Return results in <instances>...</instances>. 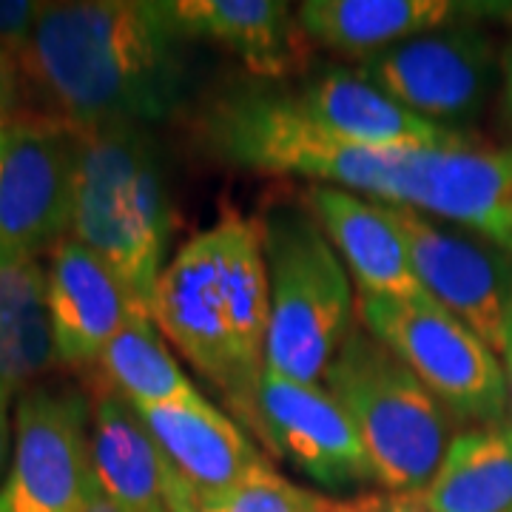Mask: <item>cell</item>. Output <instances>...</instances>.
<instances>
[{
  "label": "cell",
  "mask_w": 512,
  "mask_h": 512,
  "mask_svg": "<svg viewBox=\"0 0 512 512\" xmlns=\"http://www.w3.org/2000/svg\"><path fill=\"white\" fill-rule=\"evenodd\" d=\"M188 43L160 0L49 3L15 60L37 114L80 131L148 128L188 97Z\"/></svg>",
  "instance_id": "obj_1"
},
{
  "label": "cell",
  "mask_w": 512,
  "mask_h": 512,
  "mask_svg": "<svg viewBox=\"0 0 512 512\" xmlns=\"http://www.w3.org/2000/svg\"><path fill=\"white\" fill-rule=\"evenodd\" d=\"M171 211L160 151L146 126L80 131L72 237L97 254L140 308L163 276Z\"/></svg>",
  "instance_id": "obj_2"
},
{
  "label": "cell",
  "mask_w": 512,
  "mask_h": 512,
  "mask_svg": "<svg viewBox=\"0 0 512 512\" xmlns=\"http://www.w3.org/2000/svg\"><path fill=\"white\" fill-rule=\"evenodd\" d=\"M259 228L271 285L265 370L322 384L353 330L356 296L348 265L305 205H274Z\"/></svg>",
  "instance_id": "obj_3"
},
{
  "label": "cell",
  "mask_w": 512,
  "mask_h": 512,
  "mask_svg": "<svg viewBox=\"0 0 512 512\" xmlns=\"http://www.w3.org/2000/svg\"><path fill=\"white\" fill-rule=\"evenodd\" d=\"M322 384L348 410L373 478L387 493L419 495L450 447V413L396 353L353 325Z\"/></svg>",
  "instance_id": "obj_4"
},
{
  "label": "cell",
  "mask_w": 512,
  "mask_h": 512,
  "mask_svg": "<svg viewBox=\"0 0 512 512\" xmlns=\"http://www.w3.org/2000/svg\"><path fill=\"white\" fill-rule=\"evenodd\" d=\"M205 140L228 163L268 174L308 177L313 185L348 188L390 200L399 151H373L336 140L293 103L291 92L237 89L205 114Z\"/></svg>",
  "instance_id": "obj_5"
},
{
  "label": "cell",
  "mask_w": 512,
  "mask_h": 512,
  "mask_svg": "<svg viewBox=\"0 0 512 512\" xmlns=\"http://www.w3.org/2000/svg\"><path fill=\"white\" fill-rule=\"evenodd\" d=\"M356 313L362 328L396 353L450 416L476 424L510 421L507 376L498 353L433 296L356 293Z\"/></svg>",
  "instance_id": "obj_6"
},
{
  "label": "cell",
  "mask_w": 512,
  "mask_h": 512,
  "mask_svg": "<svg viewBox=\"0 0 512 512\" xmlns=\"http://www.w3.org/2000/svg\"><path fill=\"white\" fill-rule=\"evenodd\" d=\"M80 128L23 111L0 120V254L57 248L72 231Z\"/></svg>",
  "instance_id": "obj_7"
},
{
  "label": "cell",
  "mask_w": 512,
  "mask_h": 512,
  "mask_svg": "<svg viewBox=\"0 0 512 512\" xmlns=\"http://www.w3.org/2000/svg\"><path fill=\"white\" fill-rule=\"evenodd\" d=\"M94 487L92 407L74 387H29L15 413V450L0 512H83Z\"/></svg>",
  "instance_id": "obj_8"
},
{
  "label": "cell",
  "mask_w": 512,
  "mask_h": 512,
  "mask_svg": "<svg viewBox=\"0 0 512 512\" xmlns=\"http://www.w3.org/2000/svg\"><path fill=\"white\" fill-rule=\"evenodd\" d=\"M356 74L430 123L450 128L484 109L498 80V52L478 20L407 37L359 63Z\"/></svg>",
  "instance_id": "obj_9"
},
{
  "label": "cell",
  "mask_w": 512,
  "mask_h": 512,
  "mask_svg": "<svg viewBox=\"0 0 512 512\" xmlns=\"http://www.w3.org/2000/svg\"><path fill=\"white\" fill-rule=\"evenodd\" d=\"M402 234L421 288L501 356L512 313V256L473 231L382 202Z\"/></svg>",
  "instance_id": "obj_10"
},
{
  "label": "cell",
  "mask_w": 512,
  "mask_h": 512,
  "mask_svg": "<svg viewBox=\"0 0 512 512\" xmlns=\"http://www.w3.org/2000/svg\"><path fill=\"white\" fill-rule=\"evenodd\" d=\"M387 202L467 228L512 256V148L464 134L447 146L404 148Z\"/></svg>",
  "instance_id": "obj_11"
},
{
  "label": "cell",
  "mask_w": 512,
  "mask_h": 512,
  "mask_svg": "<svg viewBox=\"0 0 512 512\" xmlns=\"http://www.w3.org/2000/svg\"><path fill=\"white\" fill-rule=\"evenodd\" d=\"M151 316L185 362L222 390L237 416L251 424L256 393L242 379L234 356L211 231L197 234L165 265L151 299Z\"/></svg>",
  "instance_id": "obj_12"
},
{
  "label": "cell",
  "mask_w": 512,
  "mask_h": 512,
  "mask_svg": "<svg viewBox=\"0 0 512 512\" xmlns=\"http://www.w3.org/2000/svg\"><path fill=\"white\" fill-rule=\"evenodd\" d=\"M251 427L276 456L322 487L342 490L376 481L356 424L325 384L262 370Z\"/></svg>",
  "instance_id": "obj_13"
},
{
  "label": "cell",
  "mask_w": 512,
  "mask_h": 512,
  "mask_svg": "<svg viewBox=\"0 0 512 512\" xmlns=\"http://www.w3.org/2000/svg\"><path fill=\"white\" fill-rule=\"evenodd\" d=\"M49 319L60 365L100 362L109 342L137 313H148L109 265L77 239H63L46 271Z\"/></svg>",
  "instance_id": "obj_14"
},
{
  "label": "cell",
  "mask_w": 512,
  "mask_h": 512,
  "mask_svg": "<svg viewBox=\"0 0 512 512\" xmlns=\"http://www.w3.org/2000/svg\"><path fill=\"white\" fill-rule=\"evenodd\" d=\"M305 35L348 57L379 55L407 37L481 18H510L501 3L453 0H308L299 6Z\"/></svg>",
  "instance_id": "obj_15"
},
{
  "label": "cell",
  "mask_w": 512,
  "mask_h": 512,
  "mask_svg": "<svg viewBox=\"0 0 512 512\" xmlns=\"http://www.w3.org/2000/svg\"><path fill=\"white\" fill-rule=\"evenodd\" d=\"M293 103L336 140L373 151L453 143L461 131L430 123L348 69H322L291 92Z\"/></svg>",
  "instance_id": "obj_16"
},
{
  "label": "cell",
  "mask_w": 512,
  "mask_h": 512,
  "mask_svg": "<svg viewBox=\"0 0 512 512\" xmlns=\"http://www.w3.org/2000/svg\"><path fill=\"white\" fill-rule=\"evenodd\" d=\"M302 202L348 265L359 293L396 299L427 296L413 271L402 234L387 217L382 202L365 200L348 188L333 185H308Z\"/></svg>",
  "instance_id": "obj_17"
},
{
  "label": "cell",
  "mask_w": 512,
  "mask_h": 512,
  "mask_svg": "<svg viewBox=\"0 0 512 512\" xmlns=\"http://www.w3.org/2000/svg\"><path fill=\"white\" fill-rule=\"evenodd\" d=\"M168 15L191 40H211L256 77H288L302 63L305 29L282 0H165Z\"/></svg>",
  "instance_id": "obj_18"
},
{
  "label": "cell",
  "mask_w": 512,
  "mask_h": 512,
  "mask_svg": "<svg viewBox=\"0 0 512 512\" xmlns=\"http://www.w3.org/2000/svg\"><path fill=\"white\" fill-rule=\"evenodd\" d=\"M137 419L163 450L168 464L200 498L225 493L262 456L228 416L205 404H140Z\"/></svg>",
  "instance_id": "obj_19"
},
{
  "label": "cell",
  "mask_w": 512,
  "mask_h": 512,
  "mask_svg": "<svg viewBox=\"0 0 512 512\" xmlns=\"http://www.w3.org/2000/svg\"><path fill=\"white\" fill-rule=\"evenodd\" d=\"M211 234L217 245V274L234 356L242 379L256 393L265 370V342L271 325V285L262 228L256 220L225 214Z\"/></svg>",
  "instance_id": "obj_20"
},
{
  "label": "cell",
  "mask_w": 512,
  "mask_h": 512,
  "mask_svg": "<svg viewBox=\"0 0 512 512\" xmlns=\"http://www.w3.org/2000/svg\"><path fill=\"white\" fill-rule=\"evenodd\" d=\"M92 467L97 487L123 512H171L168 458L134 407L111 390L92 404Z\"/></svg>",
  "instance_id": "obj_21"
},
{
  "label": "cell",
  "mask_w": 512,
  "mask_h": 512,
  "mask_svg": "<svg viewBox=\"0 0 512 512\" xmlns=\"http://www.w3.org/2000/svg\"><path fill=\"white\" fill-rule=\"evenodd\" d=\"M419 501L430 512H512V421L453 436Z\"/></svg>",
  "instance_id": "obj_22"
},
{
  "label": "cell",
  "mask_w": 512,
  "mask_h": 512,
  "mask_svg": "<svg viewBox=\"0 0 512 512\" xmlns=\"http://www.w3.org/2000/svg\"><path fill=\"white\" fill-rule=\"evenodd\" d=\"M46 285L37 259L0 254V387L9 393L57 362Z\"/></svg>",
  "instance_id": "obj_23"
},
{
  "label": "cell",
  "mask_w": 512,
  "mask_h": 512,
  "mask_svg": "<svg viewBox=\"0 0 512 512\" xmlns=\"http://www.w3.org/2000/svg\"><path fill=\"white\" fill-rule=\"evenodd\" d=\"M111 393L140 404H205L208 399L185 376L171 350L165 348L151 313H137L103 350L100 362Z\"/></svg>",
  "instance_id": "obj_24"
},
{
  "label": "cell",
  "mask_w": 512,
  "mask_h": 512,
  "mask_svg": "<svg viewBox=\"0 0 512 512\" xmlns=\"http://www.w3.org/2000/svg\"><path fill=\"white\" fill-rule=\"evenodd\" d=\"M200 498V495H197ZM325 498L299 490L262 458L237 484L214 498H200L202 512H316Z\"/></svg>",
  "instance_id": "obj_25"
},
{
  "label": "cell",
  "mask_w": 512,
  "mask_h": 512,
  "mask_svg": "<svg viewBox=\"0 0 512 512\" xmlns=\"http://www.w3.org/2000/svg\"><path fill=\"white\" fill-rule=\"evenodd\" d=\"M49 3H29V0H0V46L9 55H20L29 43L37 20L43 18Z\"/></svg>",
  "instance_id": "obj_26"
},
{
  "label": "cell",
  "mask_w": 512,
  "mask_h": 512,
  "mask_svg": "<svg viewBox=\"0 0 512 512\" xmlns=\"http://www.w3.org/2000/svg\"><path fill=\"white\" fill-rule=\"evenodd\" d=\"M350 512H430L419 501V495L404 493H367L345 501Z\"/></svg>",
  "instance_id": "obj_27"
},
{
  "label": "cell",
  "mask_w": 512,
  "mask_h": 512,
  "mask_svg": "<svg viewBox=\"0 0 512 512\" xmlns=\"http://www.w3.org/2000/svg\"><path fill=\"white\" fill-rule=\"evenodd\" d=\"M20 103H23V83H20L18 60L0 46V120L18 114Z\"/></svg>",
  "instance_id": "obj_28"
},
{
  "label": "cell",
  "mask_w": 512,
  "mask_h": 512,
  "mask_svg": "<svg viewBox=\"0 0 512 512\" xmlns=\"http://www.w3.org/2000/svg\"><path fill=\"white\" fill-rule=\"evenodd\" d=\"M165 490H168V510L171 512H202L200 498L194 493V487L185 481L171 464H168V481H165Z\"/></svg>",
  "instance_id": "obj_29"
},
{
  "label": "cell",
  "mask_w": 512,
  "mask_h": 512,
  "mask_svg": "<svg viewBox=\"0 0 512 512\" xmlns=\"http://www.w3.org/2000/svg\"><path fill=\"white\" fill-rule=\"evenodd\" d=\"M9 390L6 387H0V484H3V478L9 473V464H12V458L9 453L15 450V441H12V421H9Z\"/></svg>",
  "instance_id": "obj_30"
},
{
  "label": "cell",
  "mask_w": 512,
  "mask_h": 512,
  "mask_svg": "<svg viewBox=\"0 0 512 512\" xmlns=\"http://www.w3.org/2000/svg\"><path fill=\"white\" fill-rule=\"evenodd\" d=\"M83 512H123V510H120V507L111 501L109 495L97 487V478H94V487H92V493H89V498H86V507H83Z\"/></svg>",
  "instance_id": "obj_31"
},
{
  "label": "cell",
  "mask_w": 512,
  "mask_h": 512,
  "mask_svg": "<svg viewBox=\"0 0 512 512\" xmlns=\"http://www.w3.org/2000/svg\"><path fill=\"white\" fill-rule=\"evenodd\" d=\"M504 376H507V396H510V416H512V313L510 322H507V342H504Z\"/></svg>",
  "instance_id": "obj_32"
},
{
  "label": "cell",
  "mask_w": 512,
  "mask_h": 512,
  "mask_svg": "<svg viewBox=\"0 0 512 512\" xmlns=\"http://www.w3.org/2000/svg\"><path fill=\"white\" fill-rule=\"evenodd\" d=\"M504 92H507V111H510V117H512V46H510V52L504 55Z\"/></svg>",
  "instance_id": "obj_33"
},
{
  "label": "cell",
  "mask_w": 512,
  "mask_h": 512,
  "mask_svg": "<svg viewBox=\"0 0 512 512\" xmlns=\"http://www.w3.org/2000/svg\"><path fill=\"white\" fill-rule=\"evenodd\" d=\"M316 512H350V510L345 501H328V498H325V501L319 504V510Z\"/></svg>",
  "instance_id": "obj_34"
}]
</instances>
